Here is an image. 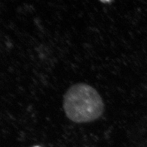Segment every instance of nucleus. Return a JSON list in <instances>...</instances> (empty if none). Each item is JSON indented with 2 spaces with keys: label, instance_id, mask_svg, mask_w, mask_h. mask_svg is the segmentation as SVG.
<instances>
[{
  "label": "nucleus",
  "instance_id": "7ed1b4c3",
  "mask_svg": "<svg viewBox=\"0 0 147 147\" xmlns=\"http://www.w3.org/2000/svg\"></svg>",
  "mask_w": 147,
  "mask_h": 147
},
{
  "label": "nucleus",
  "instance_id": "f257e3e1",
  "mask_svg": "<svg viewBox=\"0 0 147 147\" xmlns=\"http://www.w3.org/2000/svg\"><path fill=\"white\" fill-rule=\"evenodd\" d=\"M65 114L76 123H89L99 118L104 111V103L99 93L90 85H72L64 95Z\"/></svg>",
  "mask_w": 147,
  "mask_h": 147
},
{
  "label": "nucleus",
  "instance_id": "f03ea898",
  "mask_svg": "<svg viewBox=\"0 0 147 147\" xmlns=\"http://www.w3.org/2000/svg\"><path fill=\"white\" fill-rule=\"evenodd\" d=\"M100 1L104 3H109L112 1V0H100Z\"/></svg>",
  "mask_w": 147,
  "mask_h": 147
}]
</instances>
